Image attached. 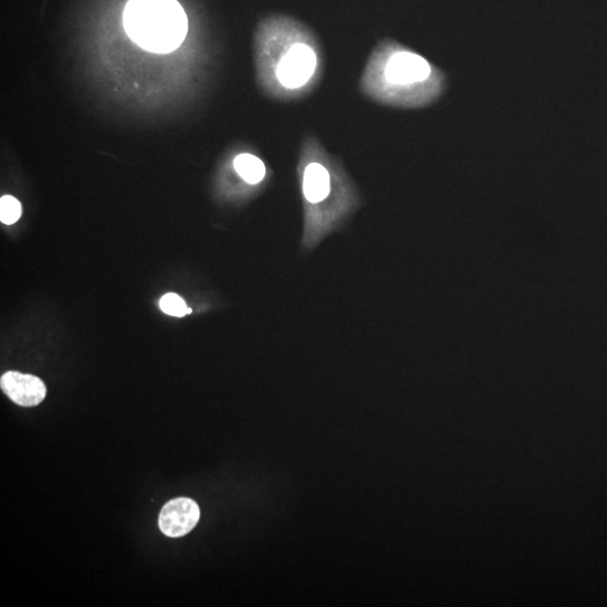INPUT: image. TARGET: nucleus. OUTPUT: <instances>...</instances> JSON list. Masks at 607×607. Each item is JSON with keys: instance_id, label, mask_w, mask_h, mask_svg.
Returning a JSON list of instances; mask_svg holds the SVG:
<instances>
[{"instance_id": "obj_1", "label": "nucleus", "mask_w": 607, "mask_h": 607, "mask_svg": "<svg viewBox=\"0 0 607 607\" xmlns=\"http://www.w3.org/2000/svg\"><path fill=\"white\" fill-rule=\"evenodd\" d=\"M257 81L277 102L310 96L322 83L325 57L317 35L305 23L287 15L262 21L255 34Z\"/></svg>"}, {"instance_id": "obj_2", "label": "nucleus", "mask_w": 607, "mask_h": 607, "mask_svg": "<svg viewBox=\"0 0 607 607\" xmlns=\"http://www.w3.org/2000/svg\"><path fill=\"white\" fill-rule=\"evenodd\" d=\"M359 87L379 105L416 110L438 101L446 88V77L418 52L385 39L369 54Z\"/></svg>"}, {"instance_id": "obj_3", "label": "nucleus", "mask_w": 607, "mask_h": 607, "mask_svg": "<svg viewBox=\"0 0 607 607\" xmlns=\"http://www.w3.org/2000/svg\"><path fill=\"white\" fill-rule=\"evenodd\" d=\"M298 174L308 219H335L357 203L355 188L340 162L313 134L302 141Z\"/></svg>"}, {"instance_id": "obj_4", "label": "nucleus", "mask_w": 607, "mask_h": 607, "mask_svg": "<svg viewBox=\"0 0 607 607\" xmlns=\"http://www.w3.org/2000/svg\"><path fill=\"white\" fill-rule=\"evenodd\" d=\"M123 25L141 49L158 54L174 52L188 34L187 14L177 0H129Z\"/></svg>"}, {"instance_id": "obj_5", "label": "nucleus", "mask_w": 607, "mask_h": 607, "mask_svg": "<svg viewBox=\"0 0 607 607\" xmlns=\"http://www.w3.org/2000/svg\"><path fill=\"white\" fill-rule=\"evenodd\" d=\"M201 519V510L193 500L187 497L175 498L161 510L159 528L169 538L186 536Z\"/></svg>"}, {"instance_id": "obj_6", "label": "nucleus", "mask_w": 607, "mask_h": 607, "mask_svg": "<svg viewBox=\"0 0 607 607\" xmlns=\"http://www.w3.org/2000/svg\"><path fill=\"white\" fill-rule=\"evenodd\" d=\"M4 394L17 405L33 407L40 405L47 396V387L39 377L8 371L0 379Z\"/></svg>"}, {"instance_id": "obj_7", "label": "nucleus", "mask_w": 607, "mask_h": 607, "mask_svg": "<svg viewBox=\"0 0 607 607\" xmlns=\"http://www.w3.org/2000/svg\"><path fill=\"white\" fill-rule=\"evenodd\" d=\"M232 167L235 174L251 187L261 185L268 177L265 161L250 151L238 153L232 160Z\"/></svg>"}, {"instance_id": "obj_8", "label": "nucleus", "mask_w": 607, "mask_h": 607, "mask_svg": "<svg viewBox=\"0 0 607 607\" xmlns=\"http://www.w3.org/2000/svg\"><path fill=\"white\" fill-rule=\"evenodd\" d=\"M22 205L13 196L0 198V221L6 225H12L20 220Z\"/></svg>"}, {"instance_id": "obj_9", "label": "nucleus", "mask_w": 607, "mask_h": 607, "mask_svg": "<svg viewBox=\"0 0 607 607\" xmlns=\"http://www.w3.org/2000/svg\"><path fill=\"white\" fill-rule=\"evenodd\" d=\"M159 305L163 313L176 317L185 316L188 310L183 298L174 293L163 296Z\"/></svg>"}, {"instance_id": "obj_10", "label": "nucleus", "mask_w": 607, "mask_h": 607, "mask_svg": "<svg viewBox=\"0 0 607 607\" xmlns=\"http://www.w3.org/2000/svg\"><path fill=\"white\" fill-rule=\"evenodd\" d=\"M192 313H193L192 308H188V310H187V314H192Z\"/></svg>"}]
</instances>
